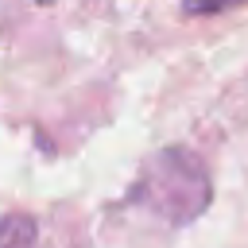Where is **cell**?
Segmentation results:
<instances>
[{
	"label": "cell",
	"instance_id": "cell-1",
	"mask_svg": "<svg viewBox=\"0 0 248 248\" xmlns=\"http://www.w3.org/2000/svg\"><path fill=\"white\" fill-rule=\"evenodd\" d=\"M136 202L170 225H186L209 205V174L190 151H163L140 174Z\"/></svg>",
	"mask_w": 248,
	"mask_h": 248
},
{
	"label": "cell",
	"instance_id": "cell-2",
	"mask_svg": "<svg viewBox=\"0 0 248 248\" xmlns=\"http://www.w3.org/2000/svg\"><path fill=\"white\" fill-rule=\"evenodd\" d=\"M35 240V225L27 217H8L0 225V248H31Z\"/></svg>",
	"mask_w": 248,
	"mask_h": 248
},
{
	"label": "cell",
	"instance_id": "cell-3",
	"mask_svg": "<svg viewBox=\"0 0 248 248\" xmlns=\"http://www.w3.org/2000/svg\"><path fill=\"white\" fill-rule=\"evenodd\" d=\"M190 16H205V12H221V8H232L240 0H182Z\"/></svg>",
	"mask_w": 248,
	"mask_h": 248
}]
</instances>
